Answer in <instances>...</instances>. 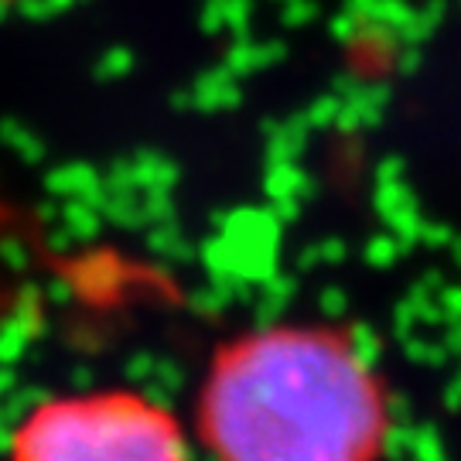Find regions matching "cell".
Returning a JSON list of instances; mask_svg holds the SVG:
<instances>
[{
  "mask_svg": "<svg viewBox=\"0 0 461 461\" xmlns=\"http://www.w3.org/2000/svg\"><path fill=\"white\" fill-rule=\"evenodd\" d=\"M205 428L219 461H366L379 438V396L346 346L267 331L219 363Z\"/></svg>",
  "mask_w": 461,
  "mask_h": 461,
  "instance_id": "cell-1",
  "label": "cell"
},
{
  "mask_svg": "<svg viewBox=\"0 0 461 461\" xmlns=\"http://www.w3.org/2000/svg\"><path fill=\"white\" fill-rule=\"evenodd\" d=\"M14 461H188V447L144 400L89 393L34 411L17 430Z\"/></svg>",
  "mask_w": 461,
  "mask_h": 461,
  "instance_id": "cell-2",
  "label": "cell"
}]
</instances>
